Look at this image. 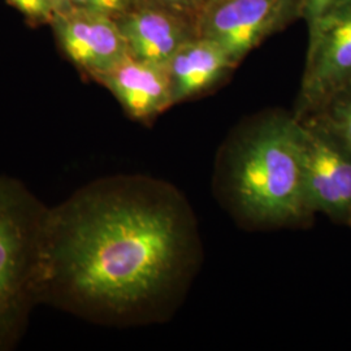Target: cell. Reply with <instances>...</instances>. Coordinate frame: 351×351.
Segmentation results:
<instances>
[{
    "label": "cell",
    "mask_w": 351,
    "mask_h": 351,
    "mask_svg": "<svg viewBox=\"0 0 351 351\" xmlns=\"http://www.w3.org/2000/svg\"><path fill=\"white\" fill-rule=\"evenodd\" d=\"M202 262L199 223L180 189L151 176L101 177L49 208L40 304L97 326L163 324Z\"/></svg>",
    "instance_id": "cell-1"
},
{
    "label": "cell",
    "mask_w": 351,
    "mask_h": 351,
    "mask_svg": "<svg viewBox=\"0 0 351 351\" xmlns=\"http://www.w3.org/2000/svg\"><path fill=\"white\" fill-rule=\"evenodd\" d=\"M213 194L236 224L250 232L314 226L294 113L267 110L236 126L219 147Z\"/></svg>",
    "instance_id": "cell-2"
},
{
    "label": "cell",
    "mask_w": 351,
    "mask_h": 351,
    "mask_svg": "<svg viewBox=\"0 0 351 351\" xmlns=\"http://www.w3.org/2000/svg\"><path fill=\"white\" fill-rule=\"evenodd\" d=\"M49 208L20 180L0 175V351L17 346L40 304Z\"/></svg>",
    "instance_id": "cell-3"
},
{
    "label": "cell",
    "mask_w": 351,
    "mask_h": 351,
    "mask_svg": "<svg viewBox=\"0 0 351 351\" xmlns=\"http://www.w3.org/2000/svg\"><path fill=\"white\" fill-rule=\"evenodd\" d=\"M351 84V0L308 27L301 88L291 112L298 120L319 112Z\"/></svg>",
    "instance_id": "cell-4"
},
{
    "label": "cell",
    "mask_w": 351,
    "mask_h": 351,
    "mask_svg": "<svg viewBox=\"0 0 351 351\" xmlns=\"http://www.w3.org/2000/svg\"><path fill=\"white\" fill-rule=\"evenodd\" d=\"M302 19V0H219L202 11L199 36L239 65L264 40Z\"/></svg>",
    "instance_id": "cell-5"
},
{
    "label": "cell",
    "mask_w": 351,
    "mask_h": 351,
    "mask_svg": "<svg viewBox=\"0 0 351 351\" xmlns=\"http://www.w3.org/2000/svg\"><path fill=\"white\" fill-rule=\"evenodd\" d=\"M300 121L311 204L316 213L346 226L351 217V150L314 117Z\"/></svg>",
    "instance_id": "cell-6"
},
{
    "label": "cell",
    "mask_w": 351,
    "mask_h": 351,
    "mask_svg": "<svg viewBox=\"0 0 351 351\" xmlns=\"http://www.w3.org/2000/svg\"><path fill=\"white\" fill-rule=\"evenodd\" d=\"M50 25L64 56L97 84L129 56L116 20L106 14L73 7L53 13Z\"/></svg>",
    "instance_id": "cell-7"
},
{
    "label": "cell",
    "mask_w": 351,
    "mask_h": 351,
    "mask_svg": "<svg viewBox=\"0 0 351 351\" xmlns=\"http://www.w3.org/2000/svg\"><path fill=\"white\" fill-rule=\"evenodd\" d=\"M116 24L130 58L163 66L184 45L199 37L197 23L158 7L132 5Z\"/></svg>",
    "instance_id": "cell-8"
},
{
    "label": "cell",
    "mask_w": 351,
    "mask_h": 351,
    "mask_svg": "<svg viewBox=\"0 0 351 351\" xmlns=\"http://www.w3.org/2000/svg\"><path fill=\"white\" fill-rule=\"evenodd\" d=\"M98 84L107 88L134 121L151 125L173 107L172 88L167 68L128 56Z\"/></svg>",
    "instance_id": "cell-9"
},
{
    "label": "cell",
    "mask_w": 351,
    "mask_h": 351,
    "mask_svg": "<svg viewBox=\"0 0 351 351\" xmlns=\"http://www.w3.org/2000/svg\"><path fill=\"white\" fill-rule=\"evenodd\" d=\"M239 65L207 38L191 39L167 64L173 104L194 101L224 85Z\"/></svg>",
    "instance_id": "cell-10"
},
{
    "label": "cell",
    "mask_w": 351,
    "mask_h": 351,
    "mask_svg": "<svg viewBox=\"0 0 351 351\" xmlns=\"http://www.w3.org/2000/svg\"><path fill=\"white\" fill-rule=\"evenodd\" d=\"M310 117L323 123L351 150V84Z\"/></svg>",
    "instance_id": "cell-11"
},
{
    "label": "cell",
    "mask_w": 351,
    "mask_h": 351,
    "mask_svg": "<svg viewBox=\"0 0 351 351\" xmlns=\"http://www.w3.org/2000/svg\"><path fill=\"white\" fill-rule=\"evenodd\" d=\"M133 5H149L163 8L171 12L185 16L191 21H199L202 14V5L199 0H132Z\"/></svg>",
    "instance_id": "cell-12"
},
{
    "label": "cell",
    "mask_w": 351,
    "mask_h": 351,
    "mask_svg": "<svg viewBox=\"0 0 351 351\" xmlns=\"http://www.w3.org/2000/svg\"><path fill=\"white\" fill-rule=\"evenodd\" d=\"M72 7L119 19L132 8V0H71Z\"/></svg>",
    "instance_id": "cell-13"
},
{
    "label": "cell",
    "mask_w": 351,
    "mask_h": 351,
    "mask_svg": "<svg viewBox=\"0 0 351 351\" xmlns=\"http://www.w3.org/2000/svg\"><path fill=\"white\" fill-rule=\"evenodd\" d=\"M33 25L50 24L52 11L46 0H7Z\"/></svg>",
    "instance_id": "cell-14"
},
{
    "label": "cell",
    "mask_w": 351,
    "mask_h": 351,
    "mask_svg": "<svg viewBox=\"0 0 351 351\" xmlns=\"http://www.w3.org/2000/svg\"><path fill=\"white\" fill-rule=\"evenodd\" d=\"M345 1L348 0H302V20L310 27Z\"/></svg>",
    "instance_id": "cell-15"
},
{
    "label": "cell",
    "mask_w": 351,
    "mask_h": 351,
    "mask_svg": "<svg viewBox=\"0 0 351 351\" xmlns=\"http://www.w3.org/2000/svg\"><path fill=\"white\" fill-rule=\"evenodd\" d=\"M46 1L50 5L52 14L56 12H65V11H69L71 8H73L71 0H46Z\"/></svg>",
    "instance_id": "cell-16"
},
{
    "label": "cell",
    "mask_w": 351,
    "mask_h": 351,
    "mask_svg": "<svg viewBox=\"0 0 351 351\" xmlns=\"http://www.w3.org/2000/svg\"><path fill=\"white\" fill-rule=\"evenodd\" d=\"M216 1H219V0H199V3H201L202 5V11H203L207 5H210V4H213V3H216Z\"/></svg>",
    "instance_id": "cell-17"
},
{
    "label": "cell",
    "mask_w": 351,
    "mask_h": 351,
    "mask_svg": "<svg viewBox=\"0 0 351 351\" xmlns=\"http://www.w3.org/2000/svg\"><path fill=\"white\" fill-rule=\"evenodd\" d=\"M346 226H349L351 229V217L349 219V221H348V224H346Z\"/></svg>",
    "instance_id": "cell-18"
}]
</instances>
